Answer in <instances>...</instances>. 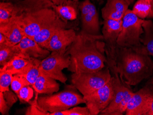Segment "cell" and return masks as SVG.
Returning a JSON list of instances; mask_svg holds the SVG:
<instances>
[{"label": "cell", "mask_w": 153, "mask_h": 115, "mask_svg": "<svg viewBox=\"0 0 153 115\" xmlns=\"http://www.w3.org/2000/svg\"><path fill=\"white\" fill-rule=\"evenodd\" d=\"M102 35H91L81 30L67 48L66 54L70 56L68 68L73 73L99 71L105 67V43Z\"/></svg>", "instance_id": "6da1fadb"}, {"label": "cell", "mask_w": 153, "mask_h": 115, "mask_svg": "<svg viewBox=\"0 0 153 115\" xmlns=\"http://www.w3.org/2000/svg\"><path fill=\"white\" fill-rule=\"evenodd\" d=\"M115 68L125 85L135 86L153 75V61L143 45L133 47L118 46Z\"/></svg>", "instance_id": "7a4b0ae2"}, {"label": "cell", "mask_w": 153, "mask_h": 115, "mask_svg": "<svg viewBox=\"0 0 153 115\" xmlns=\"http://www.w3.org/2000/svg\"><path fill=\"white\" fill-rule=\"evenodd\" d=\"M50 0H23L14 3L12 19L25 36L33 39L43 27L57 15Z\"/></svg>", "instance_id": "3957f363"}, {"label": "cell", "mask_w": 153, "mask_h": 115, "mask_svg": "<svg viewBox=\"0 0 153 115\" xmlns=\"http://www.w3.org/2000/svg\"><path fill=\"white\" fill-rule=\"evenodd\" d=\"M76 90L73 85L56 94L39 96L38 98V105L43 111L51 113L67 110L80 104H85L83 96Z\"/></svg>", "instance_id": "277c9868"}, {"label": "cell", "mask_w": 153, "mask_h": 115, "mask_svg": "<svg viewBox=\"0 0 153 115\" xmlns=\"http://www.w3.org/2000/svg\"><path fill=\"white\" fill-rule=\"evenodd\" d=\"M111 79V74L107 66L94 72L73 73L71 76L72 85L83 96L100 89L108 84Z\"/></svg>", "instance_id": "5b68a950"}, {"label": "cell", "mask_w": 153, "mask_h": 115, "mask_svg": "<svg viewBox=\"0 0 153 115\" xmlns=\"http://www.w3.org/2000/svg\"><path fill=\"white\" fill-rule=\"evenodd\" d=\"M144 21L132 10L128 9L123 19L122 30L117 40L118 46L133 47L142 45L141 37L144 32L142 26Z\"/></svg>", "instance_id": "8992f818"}, {"label": "cell", "mask_w": 153, "mask_h": 115, "mask_svg": "<svg viewBox=\"0 0 153 115\" xmlns=\"http://www.w3.org/2000/svg\"><path fill=\"white\" fill-rule=\"evenodd\" d=\"M66 51H52L47 57L41 60L39 72L65 84L68 78L62 70L68 69L71 63L70 56L66 54Z\"/></svg>", "instance_id": "52a82bcc"}, {"label": "cell", "mask_w": 153, "mask_h": 115, "mask_svg": "<svg viewBox=\"0 0 153 115\" xmlns=\"http://www.w3.org/2000/svg\"><path fill=\"white\" fill-rule=\"evenodd\" d=\"M113 85L111 79L105 85L88 96H84L85 104L91 115H97L106 108L113 99Z\"/></svg>", "instance_id": "ba28073f"}, {"label": "cell", "mask_w": 153, "mask_h": 115, "mask_svg": "<svg viewBox=\"0 0 153 115\" xmlns=\"http://www.w3.org/2000/svg\"><path fill=\"white\" fill-rule=\"evenodd\" d=\"M109 68L111 74L114 95L111 103L100 112V114L101 115H115L116 111L123 99L133 92L121 80L115 67L112 66Z\"/></svg>", "instance_id": "9c48e42d"}, {"label": "cell", "mask_w": 153, "mask_h": 115, "mask_svg": "<svg viewBox=\"0 0 153 115\" xmlns=\"http://www.w3.org/2000/svg\"><path fill=\"white\" fill-rule=\"evenodd\" d=\"M123 20H104L102 36L105 43L107 59L115 61V54L118 45L117 40L122 28Z\"/></svg>", "instance_id": "30bf717a"}, {"label": "cell", "mask_w": 153, "mask_h": 115, "mask_svg": "<svg viewBox=\"0 0 153 115\" xmlns=\"http://www.w3.org/2000/svg\"><path fill=\"white\" fill-rule=\"evenodd\" d=\"M79 8L81 14L82 30L89 35H100L99 14L95 6L90 0H84L79 4Z\"/></svg>", "instance_id": "8fae6325"}, {"label": "cell", "mask_w": 153, "mask_h": 115, "mask_svg": "<svg viewBox=\"0 0 153 115\" xmlns=\"http://www.w3.org/2000/svg\"><path fill=\"white\" fill-rule=\"evenodd\" d=\"M16 56H19L25 59L36 58L41 60L49 55L50 51L41 47L33 39L24 36L18 44L13 46Z\"/></svg>", "instance_id": "7c38bea8"}, {"label": "cell", "mask_w": 153, "mask_h": 115, "mask_svg": "<svg viewBox=\"0 0 153 115\" xmlns=\"http://www.w3.org/2000/svg\"><path fill=\"white\" fill-rule=\"evenodd\" d=\"M153 94L151 87L145 86L134 93L129 102L126 110V115H145L149 97Z\"/></svg>", "instance_id": "4fadbf2b"}, {"label": "cell", "mask_w": 153, "mask_h": 115, "mask_svg": "<svg viewBox=\"0 0 153 115\" xmlns=\"http://www.w3.org/2000/svg\"><path fill=\"white\" fill-rule=\"evenodd\" d=\"M76 35L73 29L59 30L51 37L45 49L51 52L66 50L67 48L74 42Z\"/></svg>", "instance_id": "5bb4252c"}, {"label": "cell", "mask_w": 153, "mask_h": 115, "mask_svg": "<svg viewBox=\"0 0 153 115\" xmlns=\"http://www.w3.org/2000/svg\"><path fill=\"white\" fill-rule=\"evenodd\" d=\"M66 25L65 20L57 14L43 27L33 39L41 47L45 49L51 37L59 30L66 29Z\"/></svg>", "instance_id": "9a60e30c"}, {"label": "cell", "mask_w": 153, "mask_h": 115, "mask_svg": "<svg viewBox=\"0 0 153 115\" xmlns=\"http://www.w3.org/2000/svg\"><path fill=\"white\" fill-rule=\"evenodd\" d=\"M128 7V3L123 0H107L101 9L102 18L104 20H123Z\"/></svg>", "instance_id": "2e32d148"}, {"label": "cell", "mask_w": 153, "mask_h": 115, "mask_svg": "<svg viewBox=\"0 0 153 115\" xmlns=\"http://www.w3.org/2000/svg\"><path fill=\"white\" fill-rule=\"evenodd\" d=\"M0 33L6 38L5 45L11 47L19 44L25 36L19 25L12 18L8 23L0 24Z\"/></svg>", "instance_id": "e0dca14e"}, {"label": "cell", "mask_w": 153, "mask_h": 115, "mask_svg": "<svg viewBox=\"0 0 153 115\" xmlns=\"http://www.w3.org/2000/svg\"><path fill=\"white\" fill-rule=\"evenodd\" d=\"M56 81L55 79L40 73L36 82L32 86L35 91L39 94L50 95L57 92L59 90L60 85Z\"/></svg>", "instance_id": "ac0fdd59"}, {"label": "cell", "mask_w": 153, "mask_h": 115, "mask_svg": "<svg viewBox=\"0 0 153 115\" xmlns=\"http://www.w3.org/2000/svg\"><path fill=\"white\" fill-rule=\"evenodd\" d=\"M28 59L29 60L28 64L18 74L25 77L31 85L32 86L40 74L39 67L41 60L33 58Z\"/></svg>", "instance_id": "d6986e66"}, {"label": "cell", "mask_w": 153, "mask_h": 115, "mask_svg": "<svg viewBox=\"0 0 153 115\" xmlns=\"http://www.w3.org/2000/svg\"><path fill=\"white\" fill-rule=\"evenodd\" d=\"M77 3L78 2L71 0L62 5L58 6L54 5L53 9L64 20L73 21L77 18Z\"/></svg>", "instance_id": "ffe728a7"}, {"label": "cell", "mask_w": 153, "mask_h": 115, "mask_svg": "<svg viewBox=\"0 0 153 115\" xmlns=\"http://www.w3.org/2000/svg\"><path fill=\"white\" fill-rule=\"evenodd\" d=\"M143 33L141 37V43L149 56H153V22L150 19L144 20L142 24Z\"/></svg>", "instance_id": "44dd1931"}, {"label": "cell", "mask_w": 153, "mask_h": 115, "mask_svg": "<svg viewBox=\"0 0 153 115\" xmlns=\"http://www.w3.org/2000/svg\"><path fill=\"white\" fill-rule=\"evenodd\" d=\"M29 62V59H25L19 56H15L9 62L1 67L0 71H7L11 73L13 75L18 74L23 70Z\"/></svg>", "instance_id": "7402d4cb"}, {"label": "cell", "mask_w": 153, "mask_h": 115, "mask_svg": "<svg viewBox=\"0 0 153 115\" xmlns=\"http://www.w3.org/2000/svg\"><path fill=\"white\" fill-rule=\"evenodd\" d=\"M133 13L141 19L148 18L151 12V6L145 0H138L134 5Z\"/></svg>", "instance_id": "603a6c76"}, {"label": "cell", "mask_w": 153, "mask_h": 115, "mask_svg": "<svg viewBox=\"0 0 153 115\" xmlns=\"http://www.w3.org/2000/svg\"><path fill=\"white\" fill-rule=\"evenodd\" d=\"M14 8V4L10 2L0 3V24H6L10 21Z\"/></svg>", "instance_id": "cb8c5ba5"}, {"label": "cell", "mask_w": 153, "mask_h": 115, "mask_svg": "<svg viewBox=\"0 0 153 115\" xmlns=\"http://www.w3.org/2000/svg\"><path fill=\"white\" fill-rule=\"evenodd\" d=\"M16 56L13 47L3 45L0 46V65L3 67Z\"/></svg>", "instance_id": "d4e9b609"}, {"label": "cell", "mask_w": 153, "mask_h": 115, "mask_svg": "<svg viewBox=\"0 0 153 115\" xmlns=\"http://www.w3.org/2000/svg\"><path fill=\"white\" fill-rule=\"evenodd\" d=\"M27 85H31L29 81L23 76L15 74L13 75L11 86L16 94L19 93L22 88Z\"/></svg>", "instance_id": "484cf974"}, {"label": "cell", "mask_w": 153, "mask_h": 115, "mask_svg": "<svg viewBox=\"0 0 153 115\" xmlns=\"http://www.w3.org/2000/svg\"><path fill=\"white\" fill-rule=\"evenodd\" d=\"M13 75L7 71H0V92L9 91V86L11 85Z\"/></svg>", "instance_id": "4316f807"}, {"label": "cell", "mask_w": 153, "mask_h": 115, "mask_svg": "<svg viewBox=\"0 0 153 115\" xmlns=\"http://www.w3.org/2000/svg\"><path fill=\"white\" fill-rule=\"evenodd\" d=\"M33 88L31 85H27L22 88L17 94L19 100L23 102H30L33 96Z\"/></svg>", "instance_id": "83f0119b"}, {"label": "cell", "mask_w": 153, "mask_h": 115, "mask_svg": "<svg viewBox=\"0 0 153 115\" xmlns=\"http://www.w3.org/2000/svg\"><path fill=\"white\" fill-rule=\"evenodd\" d=\"M36 93V96L34 100L33 101L30 106L29 107L26 111V115H49V112H45L41 110L38 105L37 99L38 96V93Z\"/></svg>", "instance_id": "f1b7e54d"}, {"label": "cell", "mask_w": 153, "mask_h": 115, "mask_svg": "<svg viewBox=\"0 0 153 115\" xmlns=\"http://www.w3.org/2000/svg\"><path fill=\"white\" fill-rule=\"evenodd\" d=\"M66 111L67 115H91L87 106H74Z\"/></svg>", "instance_id": "f546056e"}, {"label": "cell", "mask_w": 153, "mask_h": 115, "mask_svg": "<svg viewBox=\"0 0 153 115\" xmlns=\"http://www.w3.org/2000/svg\"><path fill=\"white\" fill-rule=\"evenodd\" d=\"M4 98L9 108H11L14 104L18 101V98L17 94H15L11 91H6L3 92Z\"/></svg>", "instance_id": "4dcf8cb0"}, {"label": "cell", "mask_w": 153, "mask_h": 115, "mask_svg": "<svg viewBox=\"0 0 153 115\" xmlns=\"http://www.w3.org/2000/svg\"><path fill=\"white\" fill-rule=\"evenodd\" d=\"M10 108L8 107L2 92H0V112L2 115H8Z\"/></svg>", "instance_id": "1f68e13d"}, {"label": "cell", "mask_w": 153, "mask_h": 115, "mask_svg": "<svg viewBox=\"0 0 153 115\" xmlns=\"http://www.w3.org/2000/svg\"><path fill=\"white\" fill-rule=\"evenodd\" d=\"M145 115H153V94L149 99Z\"/></svg>", "instance_id": "d6a6232c"}, {"label": "cell", "mask_w": 153, "mask_h": 115, "mask_svg": "<svg viewBox=\"0 0 153 115\" xmlns=\"http://www.w3.org/2000/svg\"><path fill=\"white\" fill-rule=\"evenodd\" d=\"M56 6H58V5H62V4H65L68 2L69 1L71 0H50ZM75 2H78L79 0H72Z\"/></svg>", "instance_id": "836d02e7"}, {"label": "cell", "mask_w": 153, "mask_h": 115, "mask_svg": "<svg viewBox=\"0 0 153 115\" xmlns=\"http://www.w3.org/2000/svg\"><path fill=\"white\" fill-rule=\"evenodd\" d=\"M147 1L151 6V12L148 17V19H153V0H145Z\"/></svg>", "instance_id": "e575fe53"}, {"label": "cell", "mask_w": 153, "mask_h": 115, "mask_svg": "<svg viewBox=\"0 0 153 115\" xmlns=\"http://www.w3.org/2000/svg\"><path fill=\"white\" fill-rule=\"evenodd\" d=\"M6 43V39L5 36L1 33H0V46L5 45Z\"/></svg>", "instance_id": "d590c367"}, {"label": "cell", "mask_w": 153, "mask_h": 115, "mask_svg": "<svg viewBox=\"0 0 153 115\" xmlns=\"http://www.w3.org/2000/svg\"><path fill=\"white\" fill-rule=\"evenodd\" d=\"M49 115H67L66 110L63 111H55L50 113Z\"/></svg>", "instance_id": "8d00e7d4"}, {"label": "cell", "mask_w": 153, "mask_h": 115, "mask_svg": "<svg viewBox=\"0 0 153 115\" xmlns=\"http://www.w3.org/2000/svg\"><path fill=\"white\" fill-rule=\"evenodd\" d=\"M123 1H124L127 2V3H128V5L129 6L131 4V3H133L134 0H123Z\"/></svg>", "instance_id": "74e56055"}]
</instances>
